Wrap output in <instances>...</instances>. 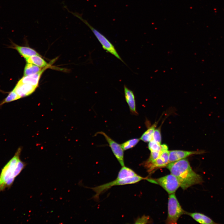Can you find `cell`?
Wrapping results in <instances>:
<instances>
[{
	"instance_id": "obj_1",
	"label": "cell",
	"mask_w": 224,
	"mask_h": 224,
	"mask_svg": "<svg viewBox=\"0 0 224 224\" xmlns=\"http://www.w3.org/2000/svg\"><path fill=\"white\" fill-rule=\"evenodd\" d=\"M166 167L171 174L177 178L180 187L184 190L203 182L202 176L192 169L187 159L184 158L169 163Z\"/></svg>"
},
{
	"instance_id": "obj_2",
	"label": "cell",
	"mask_w": 224,
	"mask_h": 224,
	"mask_svg": "<svg viewBox=\"0 0 224 224\" xmlns=\"http://www.w3.org/2000/svg\"><path fill=\"white\" fill-rule=\"evenodd\" d=\"M22 150V147H19L14 155L2 169L0 174V192L12 186L16 178L26 166V164L20 158Z\"/></svg>"
},
{
	"instance_id": "obj_3",
	"label": "cell",
	"mask_w": 224,
	"mask_h": 224,
	"mask_svg": "<svg viewBox=\"0 0 224 224\" xmlns=\"http://www.w3.org/2000/svg\"><path fill=\"white\" fill-rule=\"evenodd\" d=\"M68 11V12L79 19L90 28L100 43L104 50L107 52L110 53L125 63L118 53L114 45L105 36L92 26L86 20L84 19L82 15L77 12H73L69 10Z\"/></svg>"
},
{
	"instance_id": "obj_4",
	"label": "cell",
	"mask_w": 224,
	"mask_h": 224,
	"mask_svg": "<svg viewBox=\"0 0 224 224\" xmlns=\"http://www.w3.org/2000/svg\"><path fill=\"white\" fill-rule=\"evenodd\" d=\"M186 212L182 208L175 193L170 194L168 203V216L166 224H176L179 217L186 214Z\"/></svg>"
},
{
	"instance_id": "obj_5",
	"label": "cell",
	"mask_w": 224,
	"mask_h": 224,
	"mask_svg": "<svg viewBox=\"0 0 224 224\" xmlns=\"http://www.w3.org/2000/svg\"><path fill=\"white\" fill-rule=\"evenodd\" d=\"M145 179V178L138 175L125 179H120L116 178L115 180L110 182L90 188L96 193V194L93 198L95 200H97L99 199L100 195L101 193L114 186L133 184Z\"/></svg>"
},
{
	"instance_id": "obj_6",
	"label": "cell",
	"mask_w": 224,
	"mask_h": 224,
	"mask_svg": "<svg viewBox=\"0 0 224 224\" xmlns=\"http://www.w3.org/2000/svg\"><path fill=\"white\" fill-rule=\"evenodd\" d=\"M154 182L159 184L170 194L175 193L180 187V184L177 178L172 174L157 179L152 180Z\"/></svg>"
},
{
	"instance_id": "obj_7",
	"label": "cell",
	"mask_w": 224,
	"mask_h": 224,
	"mask_svg": "<svg viewBox=\"0 0 224 224\" xmlns=\"http://www.w3.org/2000/svg\"><path fill=\"white\" fill-rule=\"evenodd\" d=\"M96 134L102 135L104 137L113 153L120 165L122 167L124 166V150L121 144H118L114 141L103 132H98Z\"/></svg>"
},
{
	"instance_id": "obj_8",
	"label": "cell",
	"mask_w": 224,
	"mask_h": 224,
	"mask_svg": "<svg viewBox=\"0 0 224 224\" xmlns=\"http://www.w3.org/2000/svg\"><path fill=\"white\" fill-rule=\"evenodd\" d=\"M168 150H162L160 155L155 160L149 162H144V166L149 172H152L155 170L166 167L169 163Z\"/></svg>"
},
{
	"instance_id": "obj_9",
	"label": "cell",
	"mask_w": 224,
	"mask_h": 224,
	"mask_svg": "<svg viewBox=\"0 0 224 224\" xmlns=\"http://www.w3.org/2000/svg\"><path fill=\"white\" fill-rule=\"evenodd\" d=\"M206 152L204 150L198 151H186L181 150H174L169 151V163L175 162L195 154H200Z\"/></svg>"
},
{
	"instance_id": "obj_10",
	"label": "cell",
	"mask_w": 224,
	"mask_h": 224,
	"mask_svg": "<svg viewBox=\"0 0 224 224\" xmlns=\"http://www.w3.org/2000/svg\"><path fill=\"white\" fill-rule=\"evenodd\" d=\"M37 87L27 84L18 82L13 90L21 98L31 95L35 91Z\"/></svg>"
},
{
	"instance_id": "obj_11",
	"label": "cell",
	"mask_w": 224,
	"mask_h": 224,
	"mask_svg": "<svg viewBox=\"0 0 224 224\" xmlns=\"http://www.w3.org/2000/svg\"><path fill=\"white\" fill-rule=\"evenodd\" d=\"M124 90L125 99L131 113L133 114L138 115V113L136 110L135 96L133 92L125 85L124 86Z\"/></svg>"
},
{
	"instance_id": "obj_12",
	"label": "cell",
	"mask_w": 224,
	"mask_h": 224,
	"mask_svg": "<svg viewBox=\"0 0 224 224\" xmlns=\"http://www.w3.org/2000/svg\"><path fill=\"white\" fill-rule=\"evenodd\" d=\"M12 47L16 50L25 59L33 55L40 56L36 51L29 47L18 45L12 43Z\"/></svg>"
},
{
	"instance_id": "obj_13",
	"label": "cell",
	"mask_w": 224,
	"mask_h": 224,
	"mask_svg": "<svg viewBox=\"0 0 224 224\" xmlns=\"http://www.w3.org/2000/svg\"><path fill=\"white\" fill-rule=\"evenodd\" d=\"M46 68L41 72L33 75L24 76L18 82L30 84L33 86H38L40 76Z\"/></svg>"
},
{
	"instance_id": "obj_14",
	"label": "cell",
	"mask_w": 224,
	"mask_h": 224,
	"mask_svg": "<svg viewBox=\"0 0 224 224\" xmlns=\"http://www.w3.org/2000/svg\"><path fill=\"white\" fill-rule=\"evenodd\" d=\"M186 214L189 215L196 221L201 224H217L210 217L202 213H189L186 212Z\"/></svg>"
},
{
	"instance_id": "obj_15",
	"label": "cell",
	"mask_w": 224,
	"mask_h": 224,
	"mask_svg": "<svg viewBox=\"0 0 224 224\" xmlns=\"http://www.w3.org/2000/svg\"><path fill=\"white\" fill-rule=\"evenodd\" d=\"M27 63H30L42 68H47L48 63L39 55H33L25 58Z\"/></svg>"
},
{
	"instance_id": "obj_16",
	"label": "cell",
	"mask_w": 224,
	"mask_h": 224,
	"mask_svg": "<svg viewBox=\"0 0 224 224\" xmlns=\"http://www.w3.org/2000/svg\"><path fill=\"white\" fill-rule=\"evenodd\" d=\"M137 175L132 169L124 166H122L119 170L117 178L120 179H125Z\"/></svg>"
},
{
	"instance_id": "obj_17",
	"label": "cell",
	"mask_w": 224,
	"mask_h": 224,
	"mask_svg": "<svg viewBox=\"0 0 224 224\" xmlns=\"http://www.w3.org/2000/svg\"><path fill=\"white\" fill-rule=\"evenodd\" d=\"M45 68L42 69V68L34 64L27 63L25 65L24 68V76H27L38 73L42 71Z\"/></svg>"
},
{
	"instance_id": "obj_18",
	"label": "cell",
	"mask_w": 224,
	"mask_h": 224,
	"mask_svg": "<svg viewBox=\"0 0 224 224\" xmlns=\"http://www.w3.org/2000/svg\"><path fill=\"white\" fill-rule=\"evenodd\" d=\"M156 123L149 127L141 136L140 139L145 142H150L152 138L153 134L156 127Z\"/></svg>"
},
{
	"instance_id": "obj_19",
	"label": "cell",
	"mask_w": 224,
	"mask_h": 224,
	"mask_svg": "<svg viewBox=\"0 0 224 224\" xmlns=\"http://www.w3.org/2000/svg\"><path fill=\"white\" fill-rule=\"evenodd\" d=\"M20 99L18 95L13 91L10 92L7 96L0 103V107L5 104L9 103Z\"/></svg>"
},
{
	"instance_id": "obj_20",
	"label": "cell",
	"mask_w": 224,
	"mask_h": 224,
	"mask_svg": "<svg viewBox=\"0 0 224 224\" xmlns=\"http://www.w3.org/2000/svg\"><path fill=\"white\" fill-rule=\"evenodd\" d=\"M140 139L137 138L129 139L121 144L124 150H126L134 147L138 142Z\"/></svg>"
},
{
	"instance_id": "obj_21",
	"label": "cell",
	"mask_w": 224,
	"mask_h": 224,
	"mask_svg": "<svg viewBox=\"0 0 224 224\" xmlns=\"http://www.w3.org/2000/svg\"><path fill=\"white\" fill-rule=\"evenodd\" d=\"M161 144L152 139L148 145L149 150L151 152L160 151L161 150Z\"/></svg>"
},
{
	"instance_id": "obj_22",
	"label": "cell",
	"mask_w": 224,
	"mask_h": 224,
	"mask_svg": "<svg viewBox=\"0 0 224 224\" xmlns=\"http://www.w3.org/2000/svg\"><path fill=\"white\" fill-rule=\"evenodd\" d=\"M161 149V150L160 151L151 152L149 158L145 162L149 163L156 159L160 156L163 150Z\"/></svg>"
},
{
	"instance_id": "obj_23",
	"label": "cell",
	"mask_w": 224,
	"mask_h": 224,
	"mask_svg": "<svg viewBox=\"0 0 224 224\" xmlns=\"http://www.w3.org/2000/svg\"><path fill=\"white\" fill-rule=\"evenodd\" d=\"M152 139L161 144V137L159 128L155 130Z\"/></svg>"
},
{
	"instance_id": "obj_24",
	"label": "cell",
	"mask_w": 224,
	"mask_h": 224,
	"mask_svg": "<svg viewBox=\"0 0 224 224\" xmlns=\"http://www.w3.org/2000/svg\"><path fill=\"white\" fill-rule=\"evenodd\" d=\"M148 219L146 216L142 217L138 219L136 222L135 223H145V222H147Z\"/></svg>"
}]
</instances>
